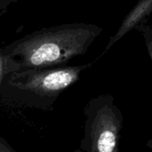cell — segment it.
<instances>
[{
    "mask_svg": "<svg viewBox=\"0 0 152 152\" xmlns=\"http://www.w3.org/2000/svg\"><path fill=\"white\" fill-rule=\"evenodd\" d=\"M93 63L14 72L4 79L0 99L12 107L50 111L63 91L75 84Z\"/></svg>",
    "mask_w": 152,
    "mask_h": 152,
    "instance_id": "cell-2",
    "label": "cell"
},
{
    "mask_svg": "<svg viewBox=\"0 0 152 152\" xmlns=\"http://www.w3.org/2000/svg\"><path fill=\"white\" fill-rule=\"evenodd\" d=\"M136 31L141 33L148 50V54L152 62V27L148 23H145L138 28Z\"/></svg>",
    "mask_w": 152,
    "mask_h": 152,
    "instance_id": "cell-6",
    "label": "cell"
},
{
    "mask_svg": "<svg viewBox=\"0 0 152 152\" xmlns=\"http://www.w3.org/2000/svg\"><path fill=\"white\" fill-rule=\"evenodd\" d=\"M83 152H119L123 115L110 94L91 99L83 109Z\"/></svg>",
    "mask_w": 152,
    "mask_h": 152,
    "instance_id": "cell-3",
    "label": "cell"
},
{
    "mask_svg": "<svg viewBox=\"0 0 152 152\" xmlns=\"http://www.w3.org/2000/svg\"><path fill=\"white\" fill-rule=\"evenodd\" d=\"M0 152H19V151L15 149L3 136L0 135Z\"/></svg>",
    "mask_w": 152,
    "mask_h": 152,
    "instance_id": "cell-7",
    "label": "cell"
},
{
    "mask_svg": "<svg viewBox=\"0 0 152 152\" xmlns=\"http://www.w3.org/2000/svg\"><path fill=\"white\" fill-rule=\"evenodd\" d=\"M102 32L100 26L91 23H66L42 28L3 48L21 70L61 67L86 54Z\"/></svg>",
    "mask_w": 152,
    "mask_h": 152,
    "instance_id": "cell-1",
    "label": "cell"
},
{
    "mask_svg": "<svg viewBox=\"0 0 152 152\" xmlns=\"http://www.w3.org/2000/svg\"><path fill=\"white\" fill-rule=\"evenodd\" d=\"M147 146H148L149 148H151V149H152V139H151V140H149L147 142Z\"/></svg>",
    "mask_w": 152,
    "mask_h": 152,
    "instance_id": "cell-8",
    "label": "cell"
},
{
    "mask_svg": "<svg viewBox=\"0 0 152 152\" xmlns=\"http://www.w3.org/2000/svg\"><path fill=\"white\" fill-rule=\"evenodd\" d=\"M19 70H21L20 64L8 56L3 48H0V89L6 76Z\"/></svg>",
    "mask_w": 152,
    "mask_h": 152,
    "instance_id": "cell-5",
    "label": "cell"
},
{
    "mask_svg": "<svg viewBox=\"0 0 152 152\" xmlns=\"http://www.w3.org/2000/svg\"><path fill=\"white\" fill-rule=\"evenodd\" d=\"M151 14L152 0H139L135 6L124 16L115 33L109 39L101 56L105 55L117 41H119L128 32L132 30H137L141 25L148 23Z\"/></svg>",
    "mask_w": 152,
    "mask_h": 152,
    "instance_id": "cell-4",
    "label": "cell"
}]
</instances>
